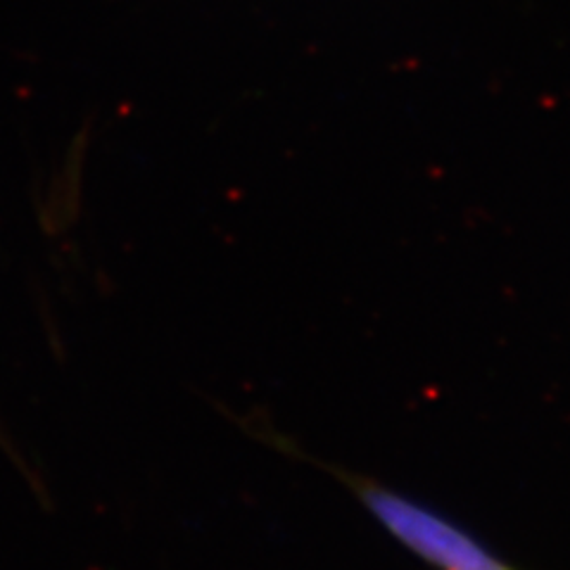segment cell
Listing matches in <instances>:
<instances>
[{"label": "cell", "mask_w": 570, "mask_h": 570, "mask_svg": "<svg viewBox=\"0 0 570 570\" xmlns=\"http://www.w3.org/2000/svg\"><path fill=\"white\" fill-rule=\"evenodd\" d=\"M364 502L402 544L440 570H513L488 554L466 532L423 507L406 502L404 497L383 488H366Z\"/></svg>", "instance_id": "1"}]
</instances>
